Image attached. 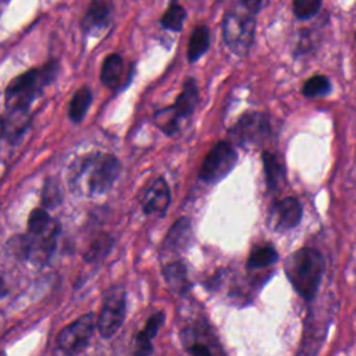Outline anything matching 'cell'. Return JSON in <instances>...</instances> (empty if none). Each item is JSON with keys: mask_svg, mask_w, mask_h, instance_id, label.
<instances>
[{"mask_svg": "<svg viewBox=\"0 0 356 356\" xmlns=\"http://www.w3.org/2000/svg\"><path fill=\"white\" fill-rule=\"evenodd\" d=\"M121 171V164L114 154L90 153L76 160L70 168V185L76 193L97 196L107 192Z\"/></svg>", "mask_w": 356, "mask_h": 356, "instance_id": "6da1fadb", "label": "cell"}, {"mask_svg": "<svg viewBox=\"0 0 356 356\" xmlns=\"http://www.w3.org/2000/svg\"><path fill=\"white\" fill-rule=\"evenodd\" d=\"M58 68V61L50 60L40 68H32L15 76L4 92L6 111L29 113L32 102L57 78Z\"/></svg>", "mask_w": 356, "mask_h": 356, "instance_id": "7a4b0ae2", "label": "cell"}, {"mask_svg": "<svg viewBox=\"0 0 356 356\" xmlns=\"http://www.w3.org/2000/svg\"><path fill=\"white\" fill-rule=\"evenodd\" d=\"M284 270L293 289L303 299L313 300L325 270V261L318 250L302 248L286 257Z\"/></svg>", "mask_w": 356, "mask_h": 356, "instance_id": "3957f363", "label": "cell"}, {"mask_svg": "<svg viewBox=\"0 0 356 356\" xmlns=\"http://www.w3.org/2000/svg\"><path fill=\"white\" fill-rule=\"evenodd\" d=\"M221 31L227 47L238 57H245L254 43L256 18L246 10L227 11L221 21Z\"/></svg>", "mask_w": 356, "mask_h": 356, "instance_id": "277c9868", "label": "cell"}, {"mask_svg": "<svg viewBox=\"0 0 356 356\" xmlns=\"http://www.w3.org/2000/svg\"><path fill=\"white\" fill-rule=\"evenodd\" d=\"M60 232V224L56 221L49 229L13 238L10 241V250L19 259L31 260L33 264L44 266L56 250L57 235Z\"/></svg>", "mask_w": 356, "mask_h": 356, "instance_id": "5b68a950", "label": "cell"}, {"mask_svg": "<svg viewBox=\"0 0 356 356\" xmlns=\"http://www.w3.org/2000/svg\"><path fill=\"white\" fill-rule=\"evenodd\" d=\"M97 320L93 313H88L65 325L56 338V348L63 356H75L89 343Z\"/></svg>", "mask_w": 356, "mask_h": 356, "instance_id": "8992f818", "label": "cell"}, {"mask_svg": "<svg viewBox=\"0 0 356 356\" xmlns=\"http://www.w3.org/2000/svg\"><path fill=\"white\" fill-rule=\"evenodd\" d=\"M271 128L264 113H245L228 131L231 143L239 146H259L270 136Z\"/></svg>", "mask_w": 356, "mask_h": 356, "instance_id": "52a82bcc", "label": "cell"}, {"mask_svg": "<svg viewBox=\"0 0 356 356\" xmlns=\"http://www.w3.org/2000/svg\"><path fill=\"white\" fill-rule=\"evenodd\" d=\"M125 288L121 284L110 286L102 302L97 317V330L103 338L113 337L124 323L125 317Z\"/></svg>", "mask_w": 356, "mask_h": 356, "instance_id": "ba28073f", "label": "cell"}, {"mask_svg": "<svg viewBox=\"0 0 356 356\" xmlns=\"http://www.w3.org/2000/svg\"><path fill=\"white\" fill-rule=\"evenodd\" d=\"M236 150L229 140L217 142L210 149L200 165V179L207 184H217L229 174L236 163Z\"/></svg>", "mask_w": 356, "mask_h": 356, "instance_id": "9c48e42d", "label": "cell"}, {"mask_svg": "<svg viewBox=\"0 0 356 356\" xmlns=\"http://www.w3.org/2000/svg\"><path fill=\"white\" fill-rule=\"evenodd\" d=\"M302 214L300 202L293 196H288L274 202L270 211V222L277 231H288L300 222Z\"/></svg>", "mask_w": 356, "mask_h": 356, "instance_id": "30bf717a", "label": "cell"}, {"mask_svg": "<svg viewBox=\"0 0 356 356\" xmlns=\"http://www.w3.org/2000/svg\"><path fill=\"white\" fill-rule=\"evenodd\" d=\"M111 18L113 0H90L81 21V28L86 35L96 36L110 25Z\"/></svg>", "mask_w": 356, "mask_h": 356, "instance_id": "8fae6325", "label": "cell"}, {"mask_svg": "<svg viewBox=\"0 0 356 356\" xmlns=\"http://www.w3.org/2000/svg\"><path fill=\"white\" fill-rule=\"evenodd\" d=\"M170 206V189L164 178L154 179L145 191L142 200V210L145 214H156L163 217Z\"/></svg>", "mask_w": 356, "mask_h": 356, "instance_id": "7c38bea8", "label": "cell"}, {"mask_svg": "<svg viewBox=\"0 0 356 356\" xmlns=\"http://www.w3.org/2000/svg\"><path fill=\"white\" fill-rule=\"evenodd\" d=\"M197 102H199L197 82L192 76H188L182 85L181 93L177 96L174 104L168 106V108L171 110L174 117L178 121H181L192 115Z\"/></svg>", "mask_w": 356, "mask_h": 356, "instance_id": "4fadbf2b", "label": "cell"}, {"mask_svg": "<svg viewBox=\"0 0 356 356\" xmlns=\"http://www.w3.org/2000/svg\"><path fill=\"white\" fill-rule=\"evenodd\" d=\"M164 313L157 312L149 317L143 330L136 335L134 343V356H150L153 353L152 339L157 335L159 328L164 324Z\"/></svg>", "mask_w": 356, "mask_h": 356, "instance_id": "5bb4252c", "label": "cell"}, {"mask_svg": "<svg viewBox=\"0 0 356 356\" xmlns=\"http://www.w3.org/2000/svg\"><path fill=\"white\" fill-rule=\"evenodd\" d=\"M29 113L6 111L1 118V135L8 143H17L29 127Z\"/></svg>", "mask_w": 356, "mask_h": 356, "instance_id": "9a60e30c", "label": "cell"}, {"mask_svg": "<svg viewBox=\"0 0 356 356\" xmlns=\"http://www.w3.org/2000/svg\"><path fill=\"white\" fill-rule=\"evenodd\" d=\"M124 76V60L118 53L108 54L100 68V82L108 89H117Z\"/></svg>", "mask_w": 356, "mask_h": 356, "instance_id": "2e32d148", "label": "cell"}, {"mask_svg": "<svg viewBox=\"0 0 356 356\" xmlns=\"http://www.w3.org/2000/svg\"><path fill=\"white\" fill-rule=\"evenodd\" d=\"M210 47V31L206 25H197L189 38L186 58L189 63H196Z\"/></svg>", "mask_w": 356, "mask_h": 356, "instance_id": "e0dca14e", "label": "cell"}, {"mask_svg": "<svg viewBox=\"0 0 356 356\" xmlns=\"http://www.w3.org/2000/svg\"><path fill=\"white\" fill-rule=\"evenodd\" d=\"M263 164L266 172V182L270 191H278L285 181V168L277 154L263 152Z\"/></svg>", "mask_w": 356, "mask_h": 356, "instance_id": "ac0fdd59", "label": "cell"}, {"mask_svg": "<svg viewBox=\"0 0 356 356\" xmlns=\"http://www.w3.org/2000/svg\"><path fill=\"white\" fill-rule=\"evenodd\" d=\"M191 238V221L186 217L179 218L172 224L167 236H165V246L171 252H178L184 249Z\"/></svg>", "mask_w": 356, "mask_h": 356, "instance_id": "d6986e66", "label": "cell"}, {"mask_svg": "<svg viewBox=\"0 0 356 356\" xmlns=\"http://www.w3.org/2000/svg\"><path fill=\"white\" fill-rule=\"evenodd\" d=\"M164 278H165L167 284L170 285V288L179 295L185 293L191 286V282L188 280L186 267L181 261L168 263L164 267Z\"/></svg>", "mask_w": 356, "mask_h": 356, "instance_id": "ffe728a7", "label": "cell"}, {"mask_svg": "<svg viewBox=\"0 0 356 356\" xmlns=\"http://www.w3.org/2000/svg\"><path fill=\"white\" fill-rule=\"evenodd\" d=\"M92 99H93V95H92V90L88 86H82L81 89H78L72 99L70 100V104H68V118L78 124L83 120V117L86 115V111L88 108L90 107L92 104Z\"/></svg>", "mask_w": 356, "mask_h": 356, "instance_id": "44dd1931", "label": "cell"}, {"mask_svg": "<svg viewBox=\"0 0 356 356\" xmlns=\"http://www.w3.org/2000/svg\"><path fill=\"white\" fill-rule=\"evenodd\" d=\"M185 18H186L185 8L172 0L168 8L165 10V13L163 14V17L160 18V24L163 28L171 32H181Z\"/></svg>", "mask_w": 356, "mask_h": 356, "instance_id": "7402d4cb", "label": "cell"}, {"mask_svg": "<svg viewBox=\"0 0 356 356\" xmlns=\"http://www.w3.org/2000/svg\"><path fill=\"white\" fill-rule=\"evenodd\" d=\"M278 260V253L273 246L256 248L248 257L249 268H263Z\"/></svg>", "mask_w": 356, "mask_h": 356, "instance_id": "603a6c76", "label": "cell"}, {"mask_svg": "<svg viewBox=\"0 0 356 356\" xmlns=\"http://www.w3.org/2000/svg\"><path fill=\"white\" fill-rule=\"evenodd\" d=\"M330 88H331V83L327 76L314 75L303 83L302 93L306 97H317V96L327 95L330 92Z\"/></svg>", "mask_w": 356, "mask_h": 356, "instance_id": "cb8c5ba5", "label": "cell"}, {"mask_svg": "<svg viewBox=\"0 0 356 356\" xmlns=\"http://www.w3.org/2000/svg\"><path fill=\"white\" fill-rule=\"evenodd\" d=\"M61 202L60 185L54 178H47L42 191V204L44 209L57 207Z\"/></svg>", "mask_w": 356, "mask_h": 356, "instance_id": "d4e9b609", "label": "cell"}, {"mask_svg": "<svg viewBox=\"0 0 356 356\" xmlns=\"http://www.w3.org/2000/svg\"><path fill=\"white\" fill-rule=\"evenodd\" d=\"M321 3L323 0H293V14L298 19H309L318 13Z\"/></svg>", "mask_w": 356, "mask_h": 356, "instance_id": "484cf974", "label": "cell"}, {"mask_svg": "<svg viewBox=\"0 0 356 356\" xmlns=\"http://www.w3.org/2000/svg\"><path fill=\"white\" fill-rule=\"evenodd\" d=\"M110 248H111L110 236L108 235H102L90 243V246H89V249L85 254V259L88 261H96V260L104 257L108 253Z\"/></svg>", "mask_w": 356, "mask_h": 356, "instance_id": "4316f807", "label": "cell"}, {"mask_svg": "<svg viewBox=\"0 0 356 356\" xmlns=\"http://www.w3.org/2000/svg\"><path fill=\"white\" fill-rule=\"evenodd\" d=\"M238 1L243 7V10H246L248 13H250L253 15H256L263 8L266 0H238Z\"/></svg>", "mask_w": 356, "mask_h": 356, "instance_id": "83f0119b", "label": "cell"}, {"mask_svg": "<svg viewBox=\"0 0 356 356\" xmlns=\"http://www.w3.org/2000/svg\"><path fill=\"white\" fill-rule=\"evenodd\" d=\"M188 352L192 356H213L210 349L204 343H202V342H195L191 346H188Z\"/></svg>", "mask_w": 356, "mask_h": 356, "instance_id": "f1b7e54d", "label": "cell"}]
</instances>
